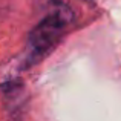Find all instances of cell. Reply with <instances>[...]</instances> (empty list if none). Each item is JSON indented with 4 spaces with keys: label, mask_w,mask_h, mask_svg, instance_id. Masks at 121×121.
Listing matches in <instances>:
<instances>
[{
    "label": "cell",
    "mask_w": 121,
    "mask_h": 121,
    "mask_svg": "<svg viewBox=\"0 0 121 121\" xmlns=\"http://www.w3.org/2000/svg\"><path fill=\"white\" fill-rule=\"evenodd\" d=\"M69 22L71 15L63 9H57L41 18L28 37L22 57V68L29 69L49 55L63 37Z\"/></svg>",
    "instance_id": "1"
},
{
    "label": "cell",
    "mask_w": 121,
    "mask_h": 121,
    "mask_svg": "<svg viewBox=\"0 0 121 121\" xmlns=\"http://www.w3.org/2000/svg\"><path fill=\"white\" fill-rule=\"evenodd\" d=\"M3 94H5V100L8 103V110L12 121H18L22 113V107H23V103H22V100H23V86L20 83L9 81L3 86Z\"/></svg>",
    "instance_id": "2"
}]
</instances>
